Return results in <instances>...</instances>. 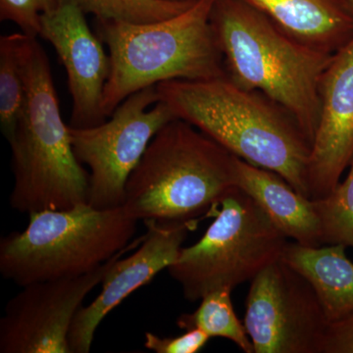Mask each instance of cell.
<instances>
[{"label":"cell","mask_w":353,"mask_h":353,"mask_svg":"<svg viewBox=\"0 0 353 353\" xmlns=\"http://www.w3.org/2000/svg\"><path fill=\"white\" fill-rule=\"evenodd\" d=\"M85 14L74 0H64L41 16L39 37L54 48L67 73L72 99L69 126L82 129L108 119L103 111L104 88L110 75L109 54L92 32Z\"/></svg>","instance_id":"11"},{"label":"cell","mask_w":353,"mask_h":353,"mask_svg":"<svg viewBox=\"0 0 353 353\" xmlns=\"http://www.w3.org/2000/svg\"><path fill=\"white\" fill-rule=\"evenodd\" d=\"M199 218L182 222L145 221V239L129 256L114 263L101 282L99 296L78 311L69 334L72 353H88L101 323L130 294L145 287L176 257Z\"/></svg>","instance_id":"12"},{"label":"cell","mask_w":353,"mask_h":353,"mask_svg":"<svg viewBox=\"0 0 353 353\" xmlns=\"http://www.w3.org/2000/svg\"><path fill=\"white\" fill-rule=\"evenodd\" d=\"M233 290L220 289L209 292L192 313H183L176 320L179 328L201 329L210 338H224L233 341L243 352L254 353L252 341L245 325L234 312L231 294Z\"/></svg>","instance_id":"18"},{"label":"cell","mask_w":353,"mask_h":353,"mask_svg":"<svg viewBox=\"0 0 353 353\" xmlns=\"http://www.w3.org/2000/svg\"><path fill=\"white\" fill-rule=\"evenodd\" d=\"M64 0H0V20L9 21L21 32L38 38L41 16L55 10Z\"/></svg>","instance_id":"21"},{"label":"cell","mask_w":353,"mask_h":353,"mask_svg":"<svg viewBox=\"0 0 353 353\" xmlns=\"http://www.w3.org/2000/svg\"><path fill=\"white\" fill-rule=\"evenodd\" d=\"M158 101L234 157L275 172L309 196L311 143L296 120L261 92L239 87L228 77L158 83Z\"/></svg>","instance_id":"1"},{"label":"cell","mask_w":353,"mask_h":353,"mask_svg":"<svg viewBox=\"0 0 353 353\" xmlns=\"http://www.w3.org/2000/svg\"><path fill=\"white\" fill-rule=\"evenodd\" d=\"M341 245L306 246L288 241L282 259L314 289L330 323L353 314V262Z\"/></svg>","instance_id":"16"},{"label":"cell","mask_w":353,"mask_h":353,"mask_svg":"<svg viewBox=\"0 0 353 353\" xmlns=\"http://www.w3.org/2000/svg\"><path fill=\"white\" fill-rule=\"evenodd\" d=\"M138 220L123 206L88 203L29 215V224L0 241V273L21 288L97 270L132 243Z\"/></svg>","instance_id":"6"},{"label":"cell","mask_w":353,"mask_h":353,"mask_svg":"<svg viewBox=\"0 0 353 353\" xmlns=\"http://www.w3.org/2000/svg\"><path fill=\"white\" fill-rule=\"evenodd\" d=\"M208 215L214 221L201 240L181 248L167 269L190 303L214 290H233L252 282L282 259L289 241L259 204L238 187L232 188Z\"/></svg>","instance_id":"7"},{"label":"cell","mask_w":353,"mask_h":353,"mask_svg":"<svg viewBox=\"0 0 353 353\" xmlns=\"http://www.w3.org/2000/svg\"><path fill=\"white\" fill-rule=\"evenodd\" d=\"M143 239L145 234L90 273L22 287L7 303L0 319V352L72 353L70 330L83 301L114 263L136 250Z\"/></svg>","instance_id":"10"},{"label":"cell","mask_w":353,"mask_h":353,"mask_svg":"<svg viewBox=\"0 0 353 353\" xmlns=\"http://www.w3.org/2000/svg\"><path fill=\"white\" fill-rule=\"evenodd\" d=\"M34 39L22 32L0 38V125L7 141L12 138L27 99L28 57Z\"/></svg>","instance_id":"17"},{"label":"cell","mask_w":353,"mask_h":353,"mask_svg":"<svg viewBox=\"0 0 353 353\" xmlns=\"http://www.w3.org/2000/svg\"><path fill=\"white\" fill-rule=\"evenodd\" d=\"M330 324L312 285L282 259L252 281L243 325L254 353H322Z\"/></svg>","instance_id":"9"},{"label":"cell","mask_w":353,"mask_h":353,"mask_svg":"<svg viewBox=\"0 0 353 353\" xmlns=\"http://www.w3.org/2000/svg\"><path fill=\"white\" fill-rule=\"evenodd\" d=\"M210 339L201 329L185 330V334L169 338L146 332L145 347L157 353H196L208 345Z\"/></svg>","instance_id":"22"},{"label":"cell","mask_w":353,"mask_h":353,"mask_svg":"<svg viewBox=\"0 0 353 353\" xmlns=\"http://www.w3.org/2000/svg\"><path fill=\"white\" fill-rule=\"evenodd\" d=\"M234 183L259 204L288 239L303 245H322L312 201L296 192L282 176L236 157Z\"/></svg>","instance_id":"14"},{"label":"cell","mask_w":353,"mask_h":353,"mask_svg":"<svg viewBox=\"0 0 353 353\" xmlns=\"http://www.w3.org/2000/svg\"><path fill=\"white\" fill-rule=\"evenodd\" d=\"M11 208L23 214L88 203V172L77 159L60 110L48 55L32 39L27 99L12 138Z\"/></svg>","instance_id":"4"},{"label":"cell","mask_w":353,"mask_h":353,"mask_svg":"<svg viewBox=\"0 0 353 353\" xmlns=\"http://www.w3.org/2000/svg\"><path fill=\"white\" fill-rule=\"evenodd\" d=\"M158 101L157 85L134 92L97 126L70 127L77 159L88 167V203L97 209L123 206L126 185L155 134L175 119Z\"/></svg>","instance_id":"8"},{"label":"cell","mask_w":353,"mask_h":353,"mask_svg":"<svg viewBox=\"0 0 353 353\" xmlns=\"http://www.w3.org/2000/svg\"><path fill=\"white\" fill-rule=\"evenodd\" d=\"M167 1L187 2V1H196V0H167Z\"/></svg>","instance_id":"25"},{"label":"cell","mask_w":353,"mask_h":353,"mask_svg":"<svg viewBox=\"0 0 353 353\" xmlns=\"http://www.w3.org/2000/svg\"><path fill=\"white\" fill-rule=\"evenodd\" d=\"M322 353H353V314L330 324Z\"/></svg>","instance_id":"23"},{"label":"cell","mask_w":353,"mask_h":353,"mask_svg":"<svg viewBox=\"0 0 353 353\" xmlns=\"http://www.w3.org/2000/svg\"><path fill=\"white\" fill-rule=\"evenodd\" d=\"M283 32L334 54L353 39V16L345 0H241Z\"/></svg>","instance_id":"15"},{"label":"cell","mask_w":353,"mask_h":353,"mask_svg":"<svg viewBox=\"0 0 353 353\" xmlns=\"http://www.w3.org/2000/svg\"><path fill=\"white\" fill-rule=\"evenodd\" d=\"M345 2L347 3L348 9H350L353 16V0H345Z\"/></svg>","instance_id":"24"},{"label":"cell","mask_w":353,"mask_h":353,"mask_svg":"<svg viewBox=\"0 0 353 353\" xmlns=\"http://www.w3.org/2000/svg\"><path fill=\"white\" fill-rule=\"evenodd\" d=\"M311 201L319 222L322 245L353 248V159L343 183L326 196Z\"/></svg>","instance_id":"19"},{"label":"cell","mask_w":353,"mask_h":353,"mask_svg":"<svg viewBox=\"0 0 353 353\" xmlns=\"http://www.w3.org/2000/svg\"><path fill=\"white\" fill-rule=\"evenodd\" d=\"M319 94V121L308 166L310 199L329 194L353 159V39L334 53Z\"/></svg>","instance_id":"13"},{"label":"cell","mask_w":353,"mask_h":353,"mask_svg":"<svg viewBox=\"0 0 353 353\" xmlns=\"http://www.w3.org/2000/svg\"><path fill=\"white\" fill-rule=\"evenodd\" d=\"M215 0H196L183 12L152 23L97 20L108 46L110 75L103 94L109 118L130 95L167 81H206L227 77L211 24Z\"/></svg>","instance_id":"3"},{"label":"cell","mask_w":353,"mask_h":353,"mask_svg":"<svg viewBox=\"0 0 353 353\" xmlns=\"http://www.w3.org/2000/svg\"><path fill=\"white\" fill-rule=\"evenodd\" d=\"M211 24L228 78L282 106L312 145L319 121L320 82L334 53L296 41L241 0H215Z\"/></svg>","instance_id":"2"},{"label":"cell","mask_w":353,"mask_h":353,"mask_svg":"<svg viewBox=\"0 0 353 353\" xmlns=\"http://www.w3.org/2000/svg\"><path fill=\"white\" fill-rule=\"evenodd\" d=\"M85 14L97 20L119 22L152 23L168 19L190 8L196 1L167 0H74Z\"/></svg>","instance_id":"20"},{"label":"cell","mask_w":353,"mask_h":353,"mask_svg":"<svg viewBox=\"0 0 353 353\" xmlns=\"http://www.w3.org/2000/svg\"><path fill=\"white\" fill-rule=\"evenodd\" d=\"M234 159L208 134L175 118L155 134L132 171L123 208L143 222L197 219L236 187Z\"/></svg>","instance_id":"5"}]
</instances>
